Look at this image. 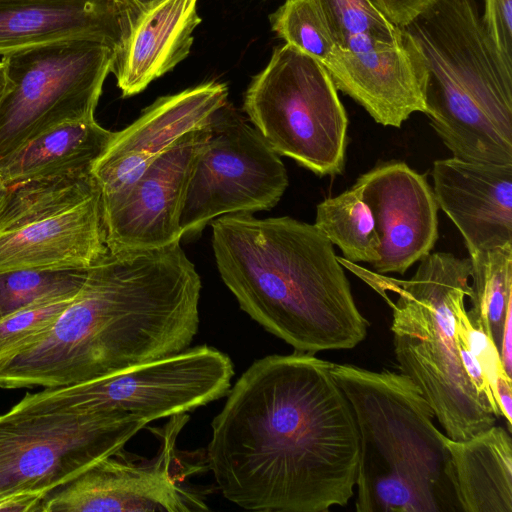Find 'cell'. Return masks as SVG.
<instances>
[{
	"label": "cell",
	"mask_w": 512,
	"mask_h": 512,
	"mask_svg": "<svg viewBox=\"0 0 512 512\" xmlns=\"http://www.w3.org/2000/svg\"><path fill=\"white\" fill-rule=\"evenodd\" d=\"M206 125L184 134L152 161L103 217L109 251L152 249L181 240L180 216Z\"/></svg>",
	"instance_id": "9a60e30c"
},
{
	"label": "cell",
	"mask_w": 512,
	"mask_h": 512,
	"mask_svg": "<svg viewBox=\"0 0 512 512\" xmlns=\"http://www.w3.org/2000/svg\"><path fill=\"white\" fill-rule=\"evenodd\" d=\"M146 1H0V56L75 39L96 40L115 52Z\"/></svg>",
	"instance_id": "e0dca14e"
},
{
	"label": "cell",
	"mask_w": 512,
	"mask_h": 512,
	"mask_svg": "<svg viewBox=\"0 0 512 512\" xmlns=\"http://www.w3.org/2000/svg\"><path fill=\"white\" fill-rule=\"evenodd\" d=\"M392 308L391 332L400 373L422 391L452 440H466L496 424V416L466 375L456 342V312L470 298V258L429 253L409 280L367 270L338 256Z\"/></svg>",
	"instance_id": "8992f818"
},
{
	"label": "cell",
	"mask_w": 512,
	"mask_h": 512,
	"mask_svg": "<svg viewBox=\"0 0 512 512\" xmlns=\"http://www.w3.org/2000/svg\"><path fill=\"white\" fill-rule=\"evenodd\" d=\"M272 30L285 43L316 59L324 68L336 56V46L315 0H286L270 16Z\"/></svg>",
	"instance_id": "d4e9b609"
},
{
	"label": "cell",
	"mask_w": 512,
	"mask_h": 512,
	"mask_svg": "<svg viewBox=\"0 0 512 512\" xmlns=\"http://www.w3.org/2000/svg\"><path fill=\"white\" fill-rule=\"evenodd\" d=\"M327 70L290 44L252 79L243 109L273 150L318 176L341 174L348 117Z\"/></svg>",
	"instance_id": "52a82bcc"
},
{
	"label": "cell",
	"mask_w": 512,
	"mask_h": 512,
	"mask_svg": "<svg viewBox=\"0 0 512 512\" xmlns=\"http://www.w3.org/2000/svg\"><path fill=\"white\" fill-rule=\"evenodd\" d=\"M1 58L10 86L0 102V159L55 125L95 118L114 49L75 39Z\"/></svg>",
	"instance_id": "30bf717a"
},
{
	"label": "cell",
	"mask_w": 512,
	"mask_h": 512,
	"mask_svg": "<svg viewBox=\"0 0 512 512\" xmlns=\"http://www.w3.org/2000/svg\"><path fill=\"white\" fill-rule=\"evenodd\" d=\"M87 271L20 269L0 273V319L30 305L75 296Z\"/></svg>",
	"instance_id": "cb8c5ba5"
},
{
	"label": "cell",
	"mask_w": 512,
	"mask_h": 512,
	"mask_svg": "<svg viewBox=\"0 0 512 512\" xmlns=\"http://www.w3.org/2000/svg\"><path fill=\"white\" fill-rule=\"evenodd\" d=\"M198 0H147L121 47L111 72L123 97L134 96L171 71L190 53L201 22Z\"/></svg>",
	"instance_id": "d6986e66"
},
{
	"label": "cell",
	"mask_w": 512,
	"mask_h": 512,
	"mask_svg": "<svg viewBox=\"0 0 512 512\" xmlns=\"http://www.w3.org/2000/svg\"><path fill=\"white\" fill-rule=\"evenodd\" d=\"M469 258L472 308L467 314L499 350L506 313L512 306V243L477 251Z\"/></svg>",
	"instance_id": "603a6c76"
},
{
	"label": "cell",
	"mask_w": 512,
	"mask_h": 512,
	"mask_svg": "<svg viewBox=\"0 0 512 512\" xmlns=\"http://www.w3.org/2000/svg\"><path fill=\"white\" fill-rule=\"evenodd\" d=\"M0 1H27V0H0Z\"/></svg>",
	"instance_id": "d6a6232c"
},
{
	"label": "cell",
	"mask_w": 512,
	"mask_h": 512,
	"mask_svg": "<svg viewBox=\"0 0 512 512\" xmlns=\"http://www.w3.org/2000/svg\"><path fill=\"white\" fill-rule=\"evenodd\" d=\"M212 248L220 277L240 308L294 351L351 349L367 336L333 244L294 218L218 217Z\"/></svg>",
	"instance_id": "3957f363"
},
{
	"label": "cell",
	"mask_w": 512,
	"mask_h": 512,
	"mask_svg": "<svg viewBox=\"0 0 512 512\" xmlns=\"http://www.w3.org/2000/svg\"><path fill=\"white\" fill-rule=\"evenodd\" d=\"M73 297L40 302L1 318L0 360L50 329Z\"/></svg>",
	"instance_id": "484cf974"
},
{
	"label": "cell",
	"mask_w": 512,
	"mask_h": 512,
	"mask_svg": "<svg viewBox=\"0 0 512 512\" xmlns=\"http://www.w3.org/2000/svg\"><path fill=\"white\" fill-rule=\"evenodd\" d=\"M233 376L228 355L200 345L103 378L27 393L10 411L118 413L149 423L226 397Z\"/></svg>",
	"instance_id": "ba28073f"
},
{
	"label": "cell",
	"mask_w": 512,
	"mask_h": 512,
	"mask_svg": "<svg viewBox=\"0 0 512 512\" xmlns=\"http://www.w3.org/2000/svg\"><path fill=\"white\" fill-rule=\"evenodd\" d=\"M45 492L18 491L0 496V512H42Z\"/></svg>",
	"instance_id": "f1b7e54d"
},
{
	"label": "cell",
	"mask_w": 512,
	"mask_h": 512,
	"mask_svg": "<svg viewBox=\"0 0 512 512\" xmlns=\"http://www.w3.org/2000/svg\"><path fill=\"white\" fill-rule=\"evenodd\" d=\"M10 86V81L8 77V69L7 64L4 59L0 60V102L5 96Z\"/></svg>",
	"instance_id": "4dcf8cb0"
},
{
	"label": "cell",
	"mask_w": 512,
	"mask_h": 512,
	"mask_svg": "<svg viewBox=\"0 0 512 512\" xmlns=\"http://www.w3.org/2000/svg\"><path fill=\"white\" fill-rule=\"evenodd\" d=\"M112 135L95 118L55 125L0 159V178L13 186L91 171Z\"/></svg>",
	"instance_id": "44dd1931"
},
{
	"label": "cell",
	"mask_w": 512,
	"mask_h": 512,
	"mask_svg": "<svg viewBox=\"0 0 512 512\" xmlns=\"http://www.w3.org/2000/svg\"><path fill=\"white\" fill-rule=\"evenodd\" d=\"M206 130L180 216L182 237L223 215L271 209L289 183L280 155L231 103L212 114Z\"/></svg>",
	"instance_id": "8fae6325"
},
{
	"label": "cell",
	"mask_w": 512,
	"mask_h": 512,
	"mask_svg": "<svg viewBox=\"0 0 512 512\" xmlns=\"http://www.w3.org/2000/svg\"><path fill=\"white\" fill-rule=\"evenodd\" d=\"M107 251L91 171L9 186L0 206V273L86 269Z\"/></svg>",
	"instance_id": "9c48e42d"
},
{
	"label": "cell",
	"mask_w": 512,
	"mask_h": 512,
	"mask_svg": "<svg viewBox=\"0 0 512 512\" xmlns=\"http://www.w3.org/2000/svg\"><path fill=\"white\" fill-rule=\"evenodd\" d=\"M499 353L503 368L509 376H512V306L506 313Z\"/></svg>",
	"instance_id": "f546056e"
},
{
	"label": "cell",
	"mask_w": 512,
	"mask_h": 512,
	"mask_svg": "<svg viewBox=\"0 0 512 512\" xmlns=\"http://www.w3.org/2000/svg\"><path fill=\"white\" fill-rule=\"evenodd\" d=\"M357 425L358 512H457L444 436L420 388L402 373L330 364Z\"/></svg>",
	"instance_id": "277c9868"
},
{
	"label": "cell",
	"mask_w": 512,
	"mask_h": 512,
	"mask_svg": "<svg viewBox=\"0 0 512 512\" xmlns=\"http://www.w3.org/2000/svg\"><path fill=\"white\" fill-rule=\"evenodd\" d=\"M187 420L173 416L157 458L137 464L104 457L69 481L46 492L42 512H188L208 510L206 504L172 476L176 436Z\"/></svg>",
	"instance_id": "4fadbf2b"
},
{
	"label": "cell",
	"mask_w": 512,
	"mask_h": 512,
	"mask_svg": "<svg viewBox=\"0 0 512 512\" xmlns=\"http://www.w3.org/2000/svg\"><path fill=\"white\" fill-rule=\"evenodd\" d=\"M0 496H2V494H0Z\"/></svg>",
	"instance_id": "836d02e7"
},
{
	"label": "cell",
	"mask_w": 512,
	"mask_h": 512,
	"mask_svg": "<svg viewBox=\"0 0 512 512\" xmlns=\"http://www.w3.org/2000/svg\"><path fill=\"white\" fill-rule=\"evenodd\" d=\"M424 69L425 114L453 157L512 164V63L475 0H437L402 28Z\"/></svg>",
	"instance_id": "5b68a950"
},
{
	"label": "cell",
	"mask_w": 512,
	"mask_h": 512,
	"mask_svg": "<svg viewBox=\"0 0 512 512\" xmlns=\"http://www.w3.org/2000/svg\"><path fill=\"white\" fill-rule=\"evenodd\" d=\"M444 443L461 511L512 512V440L499 425L466 440Z\"/></svg>",
	"instance_id": "ffe728a7"
},
{
	"label": "cell",
	"mask_w": 512,
	"mask_h": 512,
	"mask_svg": "<svg viewBox=\"0 0 512 512\" xmlns=\"http://www.w3.org/2000/svg\"><path fill=\"white\" fill-rule=\"evenodd\" d=\"M200 291L180 241L108 250L50 329L0 360V388L69 386L179 353L198 332Z\"/></svg>",
	"instance_id": "7a4b0ae2"
},
{
	"label": "cell",
	"mask_w": 512,
	"mask_h": 512,
	"mask_svg": "<svg viewBox=\"0 0 512 512\" xmlns=\"http://www.w3.org/2000/svg\"><path fill=\"white\" fill-rule=\"evenodd\" d=\"M314 225L341 250L345 259L371 265L379 260L380 241L375 222L357 182L341 194L320 202Z\"/></svg>",
	"instance_id": "7402d4cb"
},
{
	"label": "cell",
	"mask_w": 512,
	"mask_h": 512,
	"mask_svg": "<svg viewBox=\"0 0 512 512\" xmlns=\"http://www.w3.org/2000/svg\"><path fill=\"white\" fill-rule=\"evenodd\" d=\"M389 21L404 28L437 0H369Z\"/></svg>",
	"instance_id": "83f0119b"
},
{
	"label": "cell",
	"mask_w": 512,
	"mask_h": 512,
	"mask_svg": "<svg viewBox=\"0 0 512 512\" xmlns=\"http://www.w3.org/2000/svg\"><path fill=\"white\" fill-rule=\"evenodd\" d=\"M356 182L380 241V257L372 267L379 274H404L437 241L439 206L433 189L424 174L401 161L382 163Z\"/></svg>",
	"instance_id": "2e32d148"
},
{
	"label": "cell",
	"mask_w": 512,
	"mask_h": 512,
	"mask_svg": "<svg viewBox=\"0 0 512 512\" xmlns=\"http://www.w3.org/2000/svg\"><path fill=\"white\" fill-rule=\"evenodd\" d=\"M228 87L208 81L158 98L141 116L113 135L91 167L102 216L123 200L146 168L184 134L204 127L228 102Z\"/></svg>",
	"instance_id": "5bb4252c"
},
{
	"label": "cell",
	"mask_w": 512,
	"mask_h": 512,
	"mask_svg": "<svg viewBox=\"0 0 512 512\" xmlns=\"http://www.w3.org/2000/svg\"><path fill=\"white\" fill-rule=\"evenodd\" d=\"M9 186H7L0 178V206L8 193Z\"/></svg>",
	"instance_id": "1f68e13d"
},
{
	"label": "cell",
	"mask_w": 512,
	"mask_h": 512,
	"mask_svg": "<svg viewBox=\"0 0 512 512\" xmlns=\"http://www.w3.org/2000/svg\"><path fill=\"white\" fill-rule=\"evenodd\" d=\"M433 192L469 256L512 243V164L436 160Z\"/></svg>",
	"instance_id": "ac0fdd59"
},
{
	"label": "cell",
	"mask_w": 512,
	"mask_h": 512,
	"mask_svg": "<svg viewBox=\"0 0 512 512\" xmlns=\"http://www.w3.org/2000/svg\"><path fill=\"white\" fill-rule=\"evenodd\" d=\"M481 18L499 52L512 63V0H484Z\"/></svg>",
	"instance_id": "4316f807"
},
{
	"label": "cell",
	"mask_w": 512,
	"mask_h": 512,
	"mask_svg": "<svg viewBox=\"0 0 512 512\" xmlns=\"http://www.w3.org/2000/svg\"><path fill=\"white\" fill-rule=\"evenodd\" d=\"M331 362L294 351L258 359L211 423L207 463L222 495L246 510L324 512L347 505L359 437Z\"/></svg>",
	"instance_id": "6da1fadb"
},
{
	"label": "cell",
	"mask_w": 512,
	"mask_h": 512,
	"mask_svg": "<svg viewBox=\"0 0 512 512\" xmlns=\"http://www.w3.org/2000/svg\"><path fill=\"white\" fill-rule=\"evenodd\" d=\"M148 423L118 413L0 415V494L48 492L123 448Z\"/></svg>",
	"instance_id": "7c38bea8"
}]
</instances>
